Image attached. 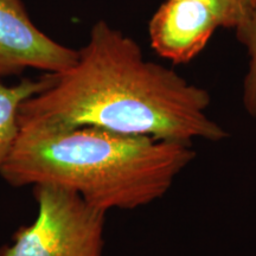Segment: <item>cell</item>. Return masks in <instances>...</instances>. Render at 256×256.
Wrapping results in <instances>:
<instances>
[{"label":"cell","mask_w":256,"mask_h":256,"mask_svg":"<svg viewBox=\"0 0 256 256\" xmlns=\"http://www.w3.org/2000/svg\"><path fill=\"white\" fill-rule=\"evenodd\" d=\"M78 57V50L57 43L32 23L23 0H0V78L26 68L62 72Z\"/></svg>","instance_id":"4"},{"label":"cell","mask_w":256,"mask_h":256,"mask_svg":"<svg viewBox=\"0 0 256 256\" xmlns=\"http://www.w3.org/2000/svg\"><path fill=\"white\" fill-rule=\"evenodd\" d=\"M36 220L17 230L0 256H102L106 214L76 192L52 185L34 186Z\"/></svg>","instance_id":"3"},{"label":"cell","mask_w":256,"mask_h":256,"mask_svg":"<svg viewBox=\"0 0 256 256\" xmlns=\"http://www.w3.org/2000/svg\"><path fill=\"white\" fill-rule=\"evenodd\" d=\"M49 84L19 108V127H98L126 136L220 142L226 128L208 114L210 92L147 60L133 38L98 20L76 63L46 74Z\"/></svg>","instance_id":"1"},{"label":"cell","mask_w":256,"mask_h":256,"mask_svg":"<svg viewBox=\"0 0 256 256\" xmlns=\"http://www.w3.org/2000/svg\"><path fill=\"white\" fill-rule=\"evenodd\" d=\"M236 38L248 52V69L243 80L242 102L247 113L256 118V0H252L247 20L235 30Z\"/></svg>","instance_id":"7"},{"label":"cell","mask_w":256,"mask_h":256,"mask_svg":"<svg viewBox=\"0 0 256 256\" xmlns=\"http://www.w3.org/2000/svg\"><path fill=\"white\" fill-rule=\"evenodd\" d=\"M220 16L200 0H164L148 23L152 49L174 64H186L200 55L216 30Z\"/></svg>","instance_id":"5"},{"label":"cell","mask_w":256,"mask_h":256,"mask_svg":"<svg viewBox=\"0 0 256 256\" xmlns=\"http://www.w3.org/2000/svg\"><path fill=\"white\" fill-rule=\"evenodd\" d=\"M211 6L220 16L223 28L238 30L250 14L252 0H200Z\"/></svg>","instance_id":"8"},{"label":"cell","mask_w":256,"mask_h":256,"mask_svg":"<svg viewBox=\"0 0 256 256\" xmlns=\"http://www.w3.org/2000/svg\"><path fill=\"white\" fill-rule=\"evenodd\" d=\"M194 158L190 144L98 127L25 124L0 176L16 188H66L107 214L136 210L162 198Z\"/></svg>","instance_id":"2"},{"label":"cell","mask_w":256,"mask_h":256,"mask_svg":"<svg viewBox=\"0 0 256 256\" xmlns=\"http://www.w3.org/2000/svg\"><path fill=\"white\" fill-rule=\"evenodd\" d=\"M46 75L38 81L24 80L14 87L0 81V168L8 159L19 134L18 114L22 104L48 87Z\"/></svg>","instance_id":"6"}]
</instances>
